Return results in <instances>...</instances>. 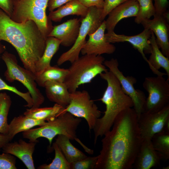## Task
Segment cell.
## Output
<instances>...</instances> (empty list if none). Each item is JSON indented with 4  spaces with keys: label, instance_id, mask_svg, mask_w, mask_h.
<instances>
[{
    "label": "cell",
    "instance_id": "6da1fadb",
    "mask_svg": "<svg viewBox=\"0 0 169 169\" xmlns=\"http://www.w3.org/2000/svg\"><path fill=\"white\" fill-rule=\"evenodd\" d=\"M94 169H131L142 141L133 108L122 111L104 135Z\"/></svg>",
    "mask_w": 169,
    "mask_h": 169
},
{
    "label": "cell",
    "instance_id": "7a4b0ae2",
    "mask_svg": "<svg viewBox=\"0 0 169 169\" xmlns=\"http://www.w3.org/2000/svg\"><path fill=\"white\" fill-rule=\"evenodd\" d=\"M46 39L33 21L15 22L0 8V41L11 44L24 67L35 75L36 65L44 53Z\"/></svg>",
    "mask_w": 169,
    "mask_h": 169
},
{
    "label": "cell",
    "instance_id": "3957f363",
    "mask_svg": "<svg viewBox=\"0 0 169 169\" xmlns=\"http://www.w3.org/2000/svg\"><path fill=\"white\" fill-rule=\"evenodd\" d=\"M107 82L106 88L102 97L99 99L105 105L103 116L99 118L93 129L94 143L99 137H102L111 128L118 115L124 110L133 107L131 99L126 94L115 76L107 70L100 75Z\"/></svg>",
    "mask_w": 169,
    "mask_h": 169
},
{
    "label": "cell",
    "instance_id": "277c9868",
    "mask_svg": "<svg viewBox=\"0 0 169 169\" xmlns=\"http://www.w3.org/2000/svg\"><path fill=\"white\" fill-rule=\"evenodd\" d=\"M81 121V118L65 112L54 119L47 121L38 128L23 132L22 135L24 138L29 139L31 142H37V139L40 137L46 138L50 146L54 138L60 135H65L70 140L79 142L77 137L76 131Z\"/></svg>",
    "mask_w": 169,
    "mask_h": 169
},
{
    "label": "cell",
    "instance_id": "5b68a950",
    "mask_svg": "<svg viewBox=\"0 0 169 169\" xmlns=\"http://www.w3.org/2000/svg\"><path fill=\"white\" fill-rule=\"evenodd\" d=\"M104 57L95 55H83L71 63L64 82L70 93L79 86L90 82L97 76L107 71Z\"/></svg>",
    "mask_w": 169,
    "mask_h": 169
},
{
    "label": "cell",
    "instance_id": "8992f818",
    "mask_svg": "<svg viewBox=\"0 0 169 169\" xmlns=\"http://www.w3.org/2000/svg\"><path fill=\"white\" fill-rule=\"evenodd\" d=\"M49 1L13 0V11L10 18L19 23L33 21L46 38L53 27L46 14Z\"/></svg>",
    "mask_w": 169,
    "mask_h": 169
},
{
    "label": "cell",
    "instance_id": "52a82bcc",
    "mask_svg": "<svg viewBox=\"0 0 169 169\" xmlns=\"http://www.w3.org/2000/svg\"><path fill=\"white\" fill-rule=\"evenodd\" d=\"M7 68L4 76L10 82L17 80L21 83L28 89L33 100L31 108L39 107L44 102L45 98L37 88L35 75L18 63L15 56L5 51L1 57Z\"/></svg>",
    "mask_w": 169,
    "mask_h": 169
},
{
    "label": "cell",
    "instance_id": "ba28073f",
    "mask_svg": "<svg viewBox=\"0 0 169 169\" xmlns=\"http://www.w3.org/2000/svg\"><path fill=\"white\" fill-rule=\"evenodd\" d=\"M102 10V9L95 7L88 8L86 16L81 21L75 42L69 50L60 56L57 62L58 65H61L68 61L71 63L79 58L81 49L86 41V37L95 32L102 22L100 19Z\"/></svg>",
    "mask_w": 169,
    "mask_h": 169
},
{
    "label": "cell",
    "instance_id": "9c48e42d",
    "mask_svg": "<svg viewBox=\"0 0 169 169\" xmlns=\"http://www.w3.org/2000/svg\"><path fill=\"white\" fill-rule=\"evenodd\" d=\"M147 91L143 112L159 111L169 105V83L162 76L146 77L143 83Z\"/></svg>",
    "mask_w": 169,
    "mask_h": 169
},
{
    "label": "cell",
    "instance_id": "30bf717a",
    "mask_svg": "<svg viewBox=\"0 0 169 169\" xmlns=\"http://www.w3.org/2000/svg\"><path fill=\"white\" fill-rule=\"evenodd\" d=\"M64 111L68 112L75 117L84 119L90 131L94 129L101 113L91 99L88 92L85 90H76L70 93L69 103L65 108Z\"/></svg>",
    "mask_w": 169,
    "mask_h": 169
},
{
    "label": "cell",
    "instance_id": "8fae6325",
    "mask_svg": "<svg viewBox=\"0 0 169 169\" xmlns=\"http://www.w3.org/2000/svg\"><path fill=\"white\" fill-rule=\"evenodd\" d=\"M103 64L117 78L124 93L131 99L134 104L133 108L138 118L144 111L146 97L143 92L134 88L136 79L132 76H125L119 68V62L116 59L105 60Z\"/></svg>",
    "mask_w": 169,
    "mask_h": 169
},
{
    "label": "cell",
    "instance_id": "7c38bea8",
    "mask_svg": "<svg viewBox=\"0 0 169 169\" xmlns=\"http://www.w3.org/2000/svg\"><path fill=\"white\" fill-rule=\"evenodd\" d=\"M169 122V105L154 112H143L138 118L142 140H151L156 134L164 130Z\"/></svg>",
    "mask_w": 169,
    "mask_h": 169
},
{
    "label": "cell",
    "instance_id": "4fadbf2b",
    "mask_svg": "<svg viewBox=\"0 0 169 169\" xmlns=\"http://www.w3.org/2000/svg\"><path fill=\"white\" fill-rule=\"evenodd\" d=\"M106 29L105 21L104 20L95 32L88 35L89 39L80 51L83 55H100L103 54H111L115 52V46L108 42L106 38Z\"/></svg>",
    "mask_w": 169,
    "mask_h": 169
},
{
    "label": "cell",
    "instance_id": "5bb4252c",
    "mask_svg": "<svg viewBox=\"0 0 169 169\" xmlns=\"http://www.w3.org/2000/svg\"><path fill=\"white\" fill-rule=\"evenodd\" d=\"M152 31L145 28L140 33L133 36H127L116 33L114 31L107 32L105 34L108 42L111 43L127 42L131 44L133 47L141 54L144 60L147 63L148 59L145 54H150L151 47L149 43Z\"/></svg>",
    "mask_w": 169,
    "mask_h": 169
},
{
    "label": "cell",
    "instance_id": "9a60e30c",
    "mask_svg": "<svg viewBox=\"0 0 169 169\" xmlns=\"http://www.w3.org/2000/svg\"><path fill=\"white\" fill-rule=\"evenodd\" d=\"M153 19H146L141 24L144 28L150 29L156 36L157 44L162 54L169 58L168 23L162 15L155 14Z\"/></svg>",
    "mask_w": 169,
    "mask_h": 169
},
{
    "label": "cell",
    "instance_id": "2e32d148",
    "mask_svg": "<svg viewBox=\"0 0 169 169\" xmlns=\"http://www.w3.org/2000/svg\"><path fill=\"white\" fill-rule=\"evenodd\" d=\"M80 21V19L73 18L54 26L48 37H53L58 39L61 42L60 45L64 47L72 46L78 35Z\"/></svg>",
    "mask_w": 169,
    "mask_h": 169
},
{
    "label": "cell",
    "instance_id": "e0dca14e",
    "mask_svg": "<svg viewBox=\"0 0 169 169\" xmlns=\"http://www.w3.org/2000/svg\"><path fill=\"white\" fill-rule=\"evenodd\" d=\"M37 142H27L21 139L18 141L8 142L2 148L3 152L19 158L28 169H35L33 154Z\"/></svg>",
    "mask_w": 169,
    "mask_h": 169
},
{
    "label": "cell",
    "instance_id": "ac0fdd59",
    "mask_svg": "<svg viewBox=\"0 0 169 169\" xmlns=\"http://www.w3.org/2000/svg\"><path fill=\"white\" fill-rule=\"evenodd\" d=\"M161 160L154 148L151 140H143L132 168L150 169L159 165Z\"/></svg>",
    "mask_w": 169,
    "mask_h": 169
},
{
    "label": "cell",
    "instance_id": "d6986e66",
    "mask_svg": "<svg viewBox=\"0 0 169 169\" xmlns=\"http://www.w3.org/2000/svg\"><path fill=\"white\" fill-rule=\"evenodd\" d=\"M139 10V4L136 0H129L114 8L109 13L105 20L107 32L114 31L116 26L121 20L136 17Z\"/></svg>",
    "mask_w": 169,
    "mask_h": 169
},
{
    "label": "cell",
    "instance_id": "ffe728a7",
    "mask_svg": "<svg viewBox=\"0 0 169 169\" xmlns=\"http://www.w3.org/2000/svg\"><path fill=\"white\" fill-rule=\"evenodd\" d=\"M149 42L151 47V55L147 62L150 68L156 75H166L168 77L167 79L169 80V58L160 51L156 42V36L152 31Z\"/></svg>",
    "mask_w": 169,
    "mask_h": 169
},
{
    "label": "cell",
    "instance_id": "44dd1931",
    "mask_svg": "<svg viewBox=\"0 0 169 169\" xmlns=\"http://www.w3.org/2000/svg\"><path fill=\"white\" fill-rule=\"evenodd\" d=\"M46 95L51 101L65 108L70 101V92L64 82L49 81L44 86Z\"/></svg>",
    "mask_w": 169,
    "mask_h": 169
},
{
    "label": "cell",
    "instance_id": "7402d4cb",
    "mask_svg": "<svg viewBox=\"0 0 169 169\" xmlns=\"http://www.w3.org/2000/svg\"><path fill=\"white\" fill-rule=\"evenodd\" d=\"M88 11V8L78 0H72L50 12L48 17L54 22H60L64 17L70 15L80 16L82 19L86 16Z\"/></svg>",
    "mask_w": 169,
    "mask_h": 169
},
{
    "label": "cell",
    "instance_id": "603a6c76",
    "mask_svg": "<svg viewBox=\"0 0 169 169\" xmlns=\"http://www.w3.org/2000/svg\"><path fill=\"white\" fill-rule=\"evenodd\" d=\"M46 121L36 120L24 114L14 117L8 124V135L12 140L18 133L23 132L36 126L44 125Z\"/></svg>",
    "mask_w": 169,
    "mask_h": 169
},
{
    "label": "cell",
    "instance_id": "cb8c5ba5",
    "mask_svg": "<svg viewBox=\"0 0 169 169\" xmlns=\"http://www.w3.org/2000/svg\"><path fill=\"white\" fill-rule=\"evenodd\" d=\"M65 108L55 104L52 107L43 108H31L27 109L23 114L36 120L48 121L54 119L65 112Z\"/></svg>",
    "mask_w": 169,
    "mask_h": 169
},
{
    "label": "cell",
    "instance_id": "d4e9b609",
    "mask_svg": "<svg viewBox=\"0 0 169 169\" xmlns=\"http://www.w3.org/2000/svg\"><path fill=\"white\" fill-rule=\"evenodd\" d=\"M70 140L67 136L60 135L57 136L55 142L69 163L84 158L87 156L74 147L71 143Z\"/></svg>",
    "mask_w": 169,
    "mask_h": 169
},
{
    "label": "cell",
    "instance_id": "484cf974",
    "mask_svg": "<svg viewBox=\"0 0 169 169\" xmlns=\"http://www.w3.org/2000/svg\"><path fill=\"white\" fill-rule=\"evenodd\" d=\"M60 44V40L54 37L47 38L44 53L36 65V75L51 65V61L59 49Z\"/></svg>",
    "mask_w": 169,
    "mask_h": 169
},
{
    "label": "cell",
    "instance_id": "4316f807",
    "mask_svg": "<svg viewBox=\"0 0 169 169\" xmlns=\"http://www.w3.org/2000/svg\"><path fill=\"white\" fill-rule=\"evenodd\" d=\"M68 71V69L50 65L35 75V81L37 84L44 87L48 81L64 82Z\"/></svg>",
    "mask_w": 169,
    "mask_h": 169
},
{
    "label": "cell",
    "instance_id": "83f0119b",
    "mask_svg": "<svg viewBox=\"0 0 169 169\" xmlns=\"http://www.w3.org/2000/svg\"><path fill=\"white\" fill-rule=\"evenodd\" d=\"M154 148L161 160L169 159V131H163L155 134L151 139Z\"/></svg>",
    "mask_w": 169,
    "mask_h": 169
},
{
    "label": "cell",
    "instance_id": "f1b7e54d",
    "mask_svg": "<svg viewBox=\"0 0 169 169\" xmlns=\"http://www.w3.org/2000/svg\"><path fill=\"white\" fill-rule=\"evenodd\" d=\"M11 104L9 95L6 93H0V133L4 134L8 133V116Z\"/></svg>",
    "mask_w": 169,
    "mask_h": 169
},
{
    "label": "cell",
    "instance_id": "f546056e",
    "mask_svg": "<svg viewBox=\"0 0 169 169\" xmlns=\"http://www.w3.org/2000/svg\"><path fill=\"white\" fill-rule=\"evenodd\" d=\"M55 151V157L49 164H44L39 166L38 169H70V163L66 160L55 142L53 144Z\"/></svg>",
    "mask_w": 169,
    "mask_h": 169
},
{
    "label": "cell",
    "instance_id": "4dcf8cb0",
    "mask_svg": "<svg viewBox=\"0 0 169 169\" xmlns=\"http://www.w3.org/2000/svg\"><path fill=\"white\" fill-rule=\"evenodd\" d=\"M136 0L139 5L138 13L135 19L136 23L141 24L143 20L150 19L155 15L156 12L152 0Z\"/></svg>",
    "mask_w": 169,
    "mask_h": 169
},
{
    "label": "cell",
    "instance_id": "1f68e13d",
    "mask_svg": "<svg viewBox=\"0 0 169 169\" xmlns=\"http://www.w3.org/2000/svg\"><path fill=\"white\" fill-rule=\"evenodd\" d=\"M2 90H7L14 93L23 98L26 101L27 104L24 105L25 106L29 108L32 107L33 105V100L28 91L25 93L22 92L15 87L9 85L0 78V91Z\"/></svg>",
    "mask_w": 169,
    "mask_h": 169
},
{
    "label": "cell",
    "instance_id": "d6a6232c",
    "mask_svg": "<svg viewBox=\"0 0 169 169\" xmlns=\"http://www.w3.org/2000/svg\"><path fill=\"white\" fill-rule=\"evenodd\" d=\"M98 159L97 156H88L70 163V169H94Z\"/></svg>",
    "mask_w": 169,
    "mask_h": 169
},
{
    "label": "cell",
    "instance_id": "836d02e7",
    "mask_svg": "<svg viewBox=\"0 0 169 169\" xmlns=\"http://www.w3.org/2000/svg\"><path fill=\"white\" fill-rule=\"evenodd\" d=\"M16 163L13 155L4 152L0 154V169H16Z\"/></svg>",
    "mask_w": 169,
    "mask_h": 169
},
{
    "label": "cell",
    "instance_id": "e575fe53",
    "mask_svg": "<svg viewBox=\"0 0 169 169\" xmlns=\"http://www.w3.org/2000/svg\"><path fill=\"white\" fill-rule=\"evenodd\" d=\"M129 0H104L100 19L102 22L114 8Z\"/></svg>",
    "mask_w": 169,
    "mask_h": 169
},
{
    "label": "cell",
    "instance_id": "d590c367",
    "mask_svg": "<svg viewBox=\"0 0 169 169\" xmlns=\"http://www.w3.org/2000/svg\"><path fill=\"white\" fill-rule=\"evenodd\" d=\"M154 2V6L155 14L162 15L167 11L168 5V0H152Z\"/></svg>",
    "mask_w": 169,
    "mask_h": 169
},
{
    "label": "cell",
    "instance_id": "8d00e7d4",
    "mask_svg": "<svg viewBox=\"0 0 169 169\" xmlns=\"http://www.w3.org/2000/svg\"><path fill=\"white\" fill-rule=\"evenodd\" d=\"M0 8L11 17L13 8V0H0Z\"/></svg>",
    "mask_w": 169,
    "mask_h": 169
},
{
    "label": "cell",
    "instance_id": "74e56055",
    "mask_svg": "<svg viewBox=\"0 0 169 169\" xmlns=\"http://www.w3.org/2000/svg\"><path fill=\"white\" fill-rule=\"evenodd\" d=\"M87 8L93 7L102 9L104 0H78Z\"/></svg>",
    "mask_w": 169,
    "mask_h": 169
},
{
    "label": "cell",
    "instance_id": "f35d334b",
    "mask_svg": "<svg viewBox=\"0 0 169 169\" xmlns=\"http://www.w3.org/2000/svg\"><path fill=\"white\" fill-rule=\"evenodd\" d=\"M72 0H49L47 8L48 10L50 12Z\"/></svg>",
    "mask_w": 169,
    "mask_h": 169
},
{
    "label": "cell",
    "instance_id": "ab89813d",
    "mask_svg": "<svg viewBox=\"0 0 169 169\" xmlns=\"http://www.w3.org/2000/svg\"><path fill=\"white\" fill-rule=\"evenodd\" d=\"M12 140L8 134L0 133V149Z\"/></svg>",
    "mask_w": 169,
    "mask_h": 169
},
{
    "label": "cell",
    "instance_id": "60d3db41",
    "mask_svg": "<svg viewBox=\"0 0 169 169\" xmlns=\"http://www.w3.org/2000/svg\"><path fill=\"white\" fill-rule=\"evenodd\" d=\"M6 46L3 44L0 41V59L2 55L6 51Z\"/></svg>",
    "mask_w": 169,
    "mask_h": 169
},
{
    "label": "cell",
    "instance_id": "b9f144b4",
    "mask_svg": "<svg viewBox=\"0 0 169 169\" xmlns=\"http://www.w3.org/2000/svg\"></svg>",
    "mask_w": 169,
    "mask_h": 169
}]
</instances>
